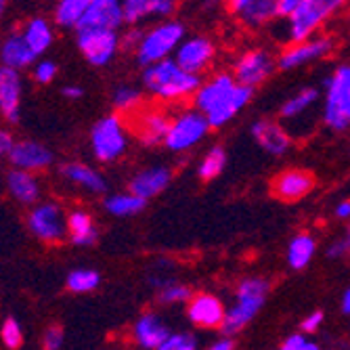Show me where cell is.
<instances>
[{
	"instance_id": "obj_40",
	"label": "cell",
	"mask_w": 350,
	"mask_h": 350,
	"mask_svg": "<svg viewBox=\"0 0 350 350\" xmlns=\"http://www.w3.org/2000/svg\"><path fill=\"white\" fill-rule=\"evenodd\" d=\"M0 338H3V344L11 350L19 348L23 344V334H21V325L17 323V319L9 317V319L3 323V329H0Z\"/></svg>"
},
{
	"instance_id": "obj_36",
	"label": "cell",
	"mask_w": 350,
	"mask_h": 350,
	"mask_svg": "<svg viewBox=\"0 0 350 350\" xmlns=\"http://www.w3.org/2000/svg\"><path fill=\"white\" fill-rule=\"evenodd\" d=\"M92 0H59L55 9V21L63 27H76Z\"/></svg>"
},
{
	"instance_id": "obj_20",
	"label": "cell",
	"mask_w": 350,
	"mask_h": 350,
	"mask_svg": "<svg viewBox=\"0 0 350 350\" xmlns=\"http://www.w3.org/2000/svg\"><path fill=\"white\" fill-rule=\"evenodd\" d=\"M135 129L143 145L147 147L164 145L168 129H170V116L162 109H143L137 116Z\"/></svg>"
},
{
	"instance_id": "obj_25",
	"label": "cell",
	"mask_w": 350,
	"mask_h": 350,
	"mask_svg": "<svg viewBox=\"0 0 350 350\" xmlns=\"http://www.w3.org/2000/svg\"><path fill=\"white\" fill-rule=\"evenodd\" d=\"M237 17L241 25L250 29H262V27L273 25L277 19H281L277 0H252L250 5H245L237 13Z\"/></svg>"
},
{
	"instance_id": "obj_21",
	"label": "cell",
	"mask_w": 350,
	"mask_h": 350,
	"mask_svg": "<svg viewBox=\"0 0 350 350\" xmlns=\"http://www.w3.org/2000/svg\"><path fill=\"white\" fill-rule=\"evenodd\" d=\"M124 3V19L126 23H141L145 19H168L180 0H122Z\"/></svg>"
},
{
	"instance_id": "obj_3",
	"label": "cell",
	"mask_w": 350,
	"mask_h": 350,
	"mask_svg": "<svg viewBox=\"0 0 350 350\" xmlns=\"http://www.w3.org/2000/svg\"><path fill=\"white\" fill-rule=\"evenodd\" d=\"M348 3L350 0H304L296 9V13L285 19L290 42L306 40L314 34H319V29L325 25V21L338 15Z\"/></svg>"
},
{
	"instance_id": "obj_28",
	"label": "cell",
	"mask_w": 350,
	"mask_h": 350,
	"mask_svg": "<svg viewBox=\"0 0 350 350\" xmlns=\"http://www.w3.org/2000/svg\"><path fill=\"white\" fill-rule=\"evenodd\" d=\"M36 59V53L29 49L27 40L23 38V34H13L9 36L3 46H0V61L9 68L15 70H23L27 66H31V61Z\"/></svg>"
},
{
	"instance_id": "obj_34",
	"label": "cell",
	"mask_w": 350,
	"mask_h": 350,
	"mask_svg": "<svg viewBox=\"0 0 350 350\" xmlns=\"http://www.w3.org/2000/svg\"><path fill=\"white\" fill-rule=\"evenodd\" d=\"M225 166H227V151L222 149L220 145H214V147H210L204 153V157L200 160V164H198V176L202 180H206V183L208 180H214V178H218L222 174Z\"/></svg>"
},
{
	"instance_id": "obj_43",
	"label": "cell",
	"mask_w": 350,
	"mask_h": 350,
	"mask_svg": "<svg viewBox=\"0 0 350 350\" xmlns=\"http://www.w3.org/2000/svg\"><path fill=\"white\" fill-rule=\"evenodd\" d=\"M323 321H325V314H323L321 310H314V312L306 314L304 319L300 321V332H304V334L312 336V334H317V332L321 329Z\"/></svg>"
},
{
	"instance_id": "obj_16",
	"label": "cell",
	"mask_w": 350,
	"mask_h": 350,
	"mask_svg": "<svg viewBox=\"0 0 350 350\" xmlns=\"http://www.w3.org/2000/svg\"><path fill=\"white\" fill-rule=\"evenodd\" d=\"M252 97H254V88L237 82L227 97L206 113L210 120V126L212 129H222V126H227L231 120H235L245 109V105H250Z\"/></svg>"
},
{
	"instance_id": "obj_39",
	"label": "cell",
	"mask_w": 350,
	"mask_h": 350,
	"mask_svg": "<svg viewBox=\"0 0 350 350\" xmlns=\"http://www.w3.org/2000/svg\"><path fill=\"white\" fill-rule=\"evenodd\" d=\"M198 346V338L191 332H170L160 350H196Z\"/></svg>"
},
{
	"instance_id": "obj_30",
	"label": "cell",
	"mask_w": 350,
	"mask_h": 350,
	"mask_svg": "<svg viewBox=\"0 0 350 350\" xmlns=\"http://www.w3.org/2000/svg\"><path fill=\"white\" fill-rule=\"evenodd\" d=\"M7 185H9V191L11 196L21 202V204H34L40 196V187H38V180L29 174V170H13L9 172L7 176Z\"/></svg>"
},
{
	"instance_id": "obj_46",
	"label": "cell",
	"mask_w": 350,
	"mask_h": 350,
	"mask_svg": "<svg viewBox=\"0 0 350 350\" xmlns=\"http://www.w3.org/2000/svg\"><path fill=\"white\" fill-rule=\"evenodd\" d=\"M143 34H145L143 29H139V27H131V29L126 31V34L122 36V49H124V51H137V46H139V42H141Z\"/></svg>"
},
{
	"instance_id": "obj_38",
	"label": "cell",
	"mask_w": 350,
	"mask_h": 350,
	"mask_svg": "<svg viewBox=\"0 0 350 350\" xmlns=\"http://www.w3.org/2000/svg\"><path fill=\"white\" fill-rule=\"evenodd\" d=\"M193 296L189 290V285L185 283H178V281H170L166 283L162 290H157V300H160L162 304L166 306H176V304H187L189 298Z\"/></svg>"
},
{
	"instance_id": "obj_12",
	"label": "cell",
	"mask_w": 350,
	"mask_h": 350,
	"mask_svg": "<svg viewBox=\"0 0 350 350\" xmlns=\"http://www.w3.org/2000/svg\"><path fill=\"white\" fill-rule=\"evenodd\" d=\"M227 317V306L210 292L193 294L187 302V319L200 329H220Z\"/></svg>"
},
{
	"instance_id": "obj_51",
	"label": "cell",
	"mask_w": 350,
	"mask_h": 350,
	"mask_svg": "<svg viewBox=\"0 0 350 350\" xmlns=\"http://www.w3.org/2000/svg\"><path fill=\"white\" fill-rule=\"evenodd\" d=\"M252 3V0H227V9L233 13V15H237L245 5H250Z\"/></svg>"
},
{
	"instance_id": "obj_52",
	"label": "cell",
	"mask_w": 350,
	"mask_h": 350,
	"mask_svg": "<svg viewBox=\"0 0 350 350\" xmlns=\"http://www.w3.org/2000/svg\"><path fill=\"white\" fill-rule=\"evenodd\" d=\"M84 94V90L80 86H66L63 88V97H68V99H80Z\"/></svg>"
},
{
	"instance_id": "obj_47",
	"label": "cell",
	"mask_w": 350,
	"mask_h": 350,
	"mask_svg": "<svg viewBox=\"0 0 350 350\" xmlns=\"http://www.w3.org/2000/svg\"><path fill=\"white\" fill-rule=\"evenodd\" d=\"M304 3V0H277V7H279V15L281 19H288L290 15L296 13V9Z\"/></svg>"
},
{
	"instance_id": "obj_5",
	"label": "cell",
	"mask_w": 350,
	"mask_h": 350,
	"mask_svg": "<svg viewBox=\"0 0 350 350\" xmlns=\"http://www.w3.org/2000/svg\"><path fill=\"white\" fill-rule=\"evenodd\" d=\"M183 40H185V25L176 19H166L149 27L135 51L139 66L145 68L155 61L172 57Z\"/></svg>"
},
{
	"instance_id": "obj_49",
	"label": "cell",
	"mask_w": 350,
	"mask_h": 350,
	"mask_svg": "<svg viewBox=\"0 0 350 350\" xmlns=\"http://www.w3.org/2000/svg\"><path fill=\"white\" fill-rule=\"evenodd\" d=\"M233 348H235V338L227 334H222L216 342L210 344V350H233Z\"/></svg>"
},
{
	"instance_id": "obj_29",
	"label": "cell",
	"mask_w": 350,
	"mask_h": 350,
	"mask_svg": "<svg viewBox=\"0 0 350 350\" xmlns=\"http://www.w3.org/2000/svg\"><path fill=\"white\" fill-rule=\"evenodd\" d=\"M319 90L314 86H304L300 88L296 94H292L290 99H285L283 105L279 107V118L281 120H298L302 116H306L319 101Z\"/></svg>"
},
{
	"instance_id": "obj_26",
	"label": "cell",
	"mask_w": 350,
	"mask_h": 350,
	"mask_svg": "<svg viewBox=\"0 0 350 350\" xmlns=\"http://www.w3.org/2000/svg\"><path fill=\"white\" fill-rule=\"evenodd\" d=\"M317 254V239L310 233H296L290 243L288 250H285V260H288V267L294 271H304Z\"/></svg>"
},
{
	"instance_id": "obj_54",
	"label": "cell",
	"mask_w": 350,
	"mask_h": 350,
	"mask_svg": "<svg viewBox=\"0 0 350 350\" xmlns=\"http://www.w3.org/2000/svg\"><path fill=\"white\" fill-rule=\"evenodd\" d=\"M5 9H7V0H0V15L5 13Z\"/></svg>"
},
{
	"instance_id": "obj_24",
	"label": "cell",
	"mask_w": 350,
	"mask_h": 350,
	"mask_svg": "<svg viewBox=\"0 0 350 350\" xmlns=\"http://www.w3.org/2000/svg\"><path fill=\"white\" fill-rule=\"evenodd\" d=\"M11 162L15 168H21V170H44L53 164V153L40 145V143H34V141H21V143H15L13 151H11Z\"/></svg>"
},
{
	"instance_id": "obj_44",
	"label": "cell",
	"mask_w": 350,
	"mask_h": 350,
	"mask_svg": "<svg viewBox=\"0 0 350 350\" xmlns=\"http://www.w3.org/2000/svg\"><path fill=\"white\" fill-rule=\"evenodd\" d=\"M55 76H57V66L53 61H40L38 66L34 68V80L38 82V84H49V82H53L55 80Z\"/></svg>"
},
{
	"instance_id": "obj_14",
	"label": "cell",
	"mask_w": 350,
	"mask_h": 350,
	"mask_svg": "<svg viewBox=\"0 0 350 350\" xmlns=\"http://www.w3.org/2000/svg\"><path fill=\"white\" fill-rule=\"evenodd\" d=\"M250 135L265 153L273 157H281L292 149L290 133L285 131L277 120H271V118L256 120L250 126Z\"/></svg>"
},
{
	"instance_id": "obj_53",
	"label": "cell",
	"mask_w": 350,
	"mask_h": 350,
	"mask_svg": "<svg viewBox=\"0 0 350 350\" xmlns=\"http://www.w3.org/2000/svg\"><path fill=\"white\" fill-rule=\"evenodd\" d=\"M342 312L350 317V288L342 294Z\"/></svg>"
},
{
	"instance_id": "obj_15",
	"label": "cell",
	"mask_w": 350,
	"mask_h": 350,
	"mask_svg": "<svg viewBox=\"0 0 350 350\" xmlns=\"http://www.w3.org/2000/svg\"><path fill=\"white\" fill-rule=\"evenodd\" d=\"M314 189V176L302 168H290L277 174L273 180V193L281 202H300Z\"/></svg>"
},
{
	"instance_id": "obj_23",
	"label": "cell",
	"mask_w": 350,
	"mask_h": 350,
	"mask_svg": "<svg viewBox=\"0 0 350 350\" xmlns=\"http://www.w3.org/2000/svg\"><path fill=\"white\" fill-rule=\"evenodd\" d=\"M21 78L15 68H0V111L9 122H19Z\"/></svg>"
},
{
	"instance_id": "obj_9",
	"label": "cell",
	"mask_w": 350,
	"mask_h": 350,
	"mask_svg": "<svg viewBox=\"0 0 350 350\" xmlns=\"http://www.w3.org/2000/svg\"><path fill=\"white\" fill-rule=\"evenodd\" d=\"M332 51H334V40L329 36L314 34L306 40L290 42L279 53L277 66L283 72H294L298 68L310 66V63H317V61L329 57Z\"/></svg>"
},
{
	"instance_id": "obj_31",
	"label": "cell",
	"mask_w": 350,
	"mask_h": 350,
	"mask_svg": "<svg viewBox=\"0 0 350 350\" xmlns=\"http://www.w3.org/2000/svg\"><path fill=\"white\" fill-rule=\"evenodd\" d=\"M68 233L76 245H92L99 237L92 216L84 210H74L68 216Z\"/></svg>"
},
{
	"instance_id": "obj_17",
	"label": "cell",
	"mask_w": 350,
	"mask_h": 350,
	"mask_svg": "<svg viewBox=\"0 0 350 350\" xmlns=\"http://www.w3.org/2000/svg\"><path fill=\"white\" fill-rule=\"evenodd\" d=\"M168 336H170V329L157 312L141 314L133 325V340L139 348H145V350H160Z\"/></svg>"
},
{
	"instance_id": "obj_42",
	"label": "cell",
	"mask_w": 350,
	"mask_h": 350,
	"mask_svg": "<svg viewBox=\"0 0 350 350\" xmlns=\"http://www.w3.org/2000/svg\"><path fill=\"white\" fill-rule=\"evenodd\" d=\"M327 258L332 260H340V258H350V229L340 237L336 239L329 247H327Z\"/></svg>"
},
{
	"instance_id": "obj_4",
	"label": "cell",
	"mask_w": 350,
	"mask_h": 350,
	"mask_svg": "<svg viewBox=\"0 0 350 350\" xmlns=\"http://www.w3.org/2000/svg\"><path fill=\"white\" fill-rule=\"evenodd\" d=\"M323 124L334 133L350 131V66H338L325 80Z\"/></svg>"
},
{
	"instance_id": "obj_2",
	"label": "cell",
	"mask_w": 350,
	"mask_h": 350,
	"mask_svg": "<svg viewBox=\"0 0 350 350\" xmlns=\"http://www.w3.org/2000/svg\"><path fill=\"white\" fill-rule=\"evenodd\" d=\"M271 292V283L265 277H245L235 288V302L227 308L225 323L220 332L227 336H239L262 310Z\"/></svg>"
},
{
	"instance_id": "obj_33",
	"label": "cell",
	"mask_w": 350,
	"mask_h": 350,
	"mask_svg": "<svg viewBox=\"0 0 350 350\" xmlns=\"http://www.w3.org/2000/svg\"><path fill=\"white\" fill-rule=\"evenodd\" d=\"M23 38L27 40L31 51H34L36 55H42L53 42V29H51L49 21H44L40 17L31 19L23 29Z\"/></svg>"
},
{
	"instance_id": "obj_18",
	"label": "cell",
	"mask_w": 350,
	"mask_h": 350,
	"mask_svg": "<svg viewBox=\"0 0 350 350\" xmlns=\"http://www.w3.org/2000/svg\"><path fill=\"white\" fill-rule=\"evenodd\" d=\"M124 19V3L122 0H92L82 19L78 21V27H113L118 29Z\"/></svg>"
},
{
	"instance_id": "obj_48",
	"label": "cell",
	"mask_w": 350,
	"mask_h": 350,
	"mask_svg": "<svg viewBox=\"0 0 350 350\" xmlns=\"http://www.w3.org/2000/svg\"><path fill=\"white\" fill-rule=\"evenodd\" d=\"M15 147V139L9 131H0V155H11Z\"/></svg>"
},
{
	"instance_id": "obj_50",
	"label": "cell",
	"mask_w": 350,
	"mask_h": 350,
	"mask_svg": "<svg viewBox=\"0 0 350 350\" xmlns=\"http://www.w3.org/2000/svg\"><path fill=\"white\" fill-rule=\"evenodd\" d=\"M334 214H336V218H338V220H350V200H342V202H338V206H336Z\"/></svg>"
},
{
	"instance_id": "obj_10",
	"label": "cell",
	"mask_w": 350,
	"mask_h": 350,
	"mask_svg": "<svg viewBox=\"0 0 350 350\" xmlns=\"http://www.w3.org/2000/svg\"><path fill=\"white\" fill-rule=\"evenodd\" d=\"M275 70H279L277 57L267 49H250L241 53L233 63L235 80L252 88H258L260 84H265L275 74Z\"/></svg>"
},
{
	"instance_id": "obj_41",
	"label": "cell",
	"mask_w": 350,
	"mask_h": 350,
	"mask_svg": "<svg viewBox=\"0 0 350 350\" xmlns=\"http://www.w3.org/2000/svg\"><path fill=\"white\" fill-rule=\"evenodd\" d=\"M319 344L312 342L308 334L298 332V334H290L281 342V350H317Z\"/></svg>"
},
{
	"instance_id": "obj_27",
	"label": "cell",
	"mask_w": 350,
	"mask_h": 350,
	"mask_svg": "<svg viewBox=\"0 0 350 350\" xmlns=\"http://www.w3.org/2000/svg\"><path fill=\"white\" fill-rule=\"evenodd\" d=\"M61 174L68 180H72L74 185L90 191V193H103V191L107 189V180L99 170H94L86 164H80V162L66 164L61 168Z\"/></svg>"
},
{
	"instance_id": "obj_37",
	"label": "cell",
	"mask_w": 350,
	"mask_h": 350,
	"mask_svg": "<svg viewBox=\"0 0 350 350\" xmlns=\"http://www.w3.org/2000/svg\"><path fill=\"white\" fill-rule=\"evenodd\" d=\"M101 283V275L94 269H74L68 275V290L74 294H88L92 290H97V285Z\"/></svg>"
},
{
	"instance_id": "obj_35",
	"label": "cell",
	"mask_w": 350,
	"mask_h": 350,
	"mask_svg": "<svg viewBox=\"0 0 350 350\" xmlns=\"http://www.w3.org/2000/svg\"><path fill=\"white\" fill-rule=\"evenodd\" d=\"M113 107L116 111L129 116V113H137L143 107V92L137 86L131 84H122L113 90Z\"/></svg>"
},
{
	"instance_id": "obj_22",
	"label": "cell",
	"mask_w": 350,
	"mask_h": 350,
	"mask_svg": "<svg viewBox=\"0 0 350 350\" xmlns=\"http://www.w3.org/2000/svg\"><path fill=\"white\" fill-rule=\"evenodd\" d=\"M235 84H237V80L233 74H216V76L208 78L206 82H202V86L193 94V107L208 113L212 107H216L227 97V94L235 88Z\"/></svg>"
},
{
	"instance_id": "obj_1",
	"label": "cell",
	"mask_w": 350,
	"mask_h": 350,
	"mask_svg": "<svg viewBox=\"0 0 350 350\" xmlns=\"http://www.w3.org/2000/svg\"><path fill=\"white\" fill-rule=\"evenodd\" d=\"M202 86V76L183 70L174 57L155 61L143 70V88L162 103H180L193 99Z\"/></svg>"
},
{
	"instance_id": "obj_6",
	"label": "cell",
	"mask_w": 350,
	"mask_h": 350,
	"mask_svg": "<svg viewBox=\"0 0 350 350\" xmlns=\"http://www.w3.org/2000/svg\"><path fill=\"white\" fill-rule=\"evenodd\" d=\"M212 131L210 120L204 111L198 107L178 111L174 118H170V129L164 141V147L172 153H187L196 149Z\"/></svg>"
},
{
	"instance_id": "obj_13",
	"label": "cell",
	"mask_w": 350,
	"mask_h": 350,
	"mask_svg": "<svg viewBox=\"0 0 350 350\" xmlns=\"http://www.w3.org/2000/svg\"><path fill=\"white\" fill-rule=\"evenodd\" d=\"M172 57L176 59V63L183 70L202 76L204 72L212 68L214 57H216V46L206 36H191L178 44Z\"/></svg>"
},
{
	"instance_id": "obj_19",
	"label": "cell",
	"mask_w": 350,
	"mask_h": 350,
	"mask_svg": "<svg viewBox=\"0 0 350 350\" xmlns=\"http://www.w3.org/2000/svg\"><path fill=\"white\" fill-rule=\"evenodd\" d=\"M172 183V168L168 166H149V168H143L141 172H137L131 183H129V189L133 193L145 198L147 202L155 196L164 193L168 189V185Z\"/></svg>"
},
{
	"instance_id": "obj_45",
	"label": "cell",
	"mask_w": 350,
	"mask_h": 350,
	"mask_svg": "<svg viewBox=\"0 0 350 350\" xmlns=\"http://www.w3.org/2000/svg\"><path fill=\"white\" fill-rule=\"evenodd\" d=\"M66 342V334H63V327L59 325H51L46 332H44V340H42V346L49 348V350H59Z\"/></svg>"
},
{
	"instance_id": "obj_11",
	"label": "cell",
	"mask_w": 350,
	"mask_h": 350,
	"mask_svg": "<svg viewBox=\"0 0 350 350\" xmlns=\"http://www.w3.org/2000/svg\"><path fill=\"white\" fill-rule=\"evenodd\" d=\"M27 227L40 241L59 243L63 237H66L68 218H66V214H63L59 204L44 202V204H38L27 214Z\"/></svg>"
},
{
	"instance_id": "obj_7",
	"label": "cell",
	"mask_w": 350,
	"mask_h": 350,
	"mask_svg": "<svg viewBox=\"0 0 350 350\" xmlns=\"http://www.w3.org/2000/svg\"><path fill=\"white\" fill-rule=\"evenodd\" d=\"M90 147L94 157L103 164H111L120 160L126 147H129V131H126L124 120L118 113L101 118L92 126Z\"/></svg>"
},
{
	"instance_id": "obj_32",
	"label": "cell",
	"mask_w": 350,
	"mask_h": 350,
	"mask_svg": "<svg viewBox=\"0 0 350 350\" xmlns=\"http://www.w3.org/2000/svg\"><path fill=\"white\" fill-rule=\"evenodd\" d=\"M147 206V200L133 193H113L105 200V210L111 214V216H135L139 212H143Z\"/></svg>"
},
{
	"instance_id": "obj_8",
	"label": "cell",
	"mask_w": 350,
	"mask_h": 350,
	"mask_svg": "<svg viewBox=\"0 0 350 350\" xmlns=\"http://www.w3.org/2000/svg\"><path fill=\"white\" fill-rule=\"evenodd\" d=\"M78 49L90 66L103 68L122 49V38L113 27H78Z\"/></svg>"
}]
</instances>
